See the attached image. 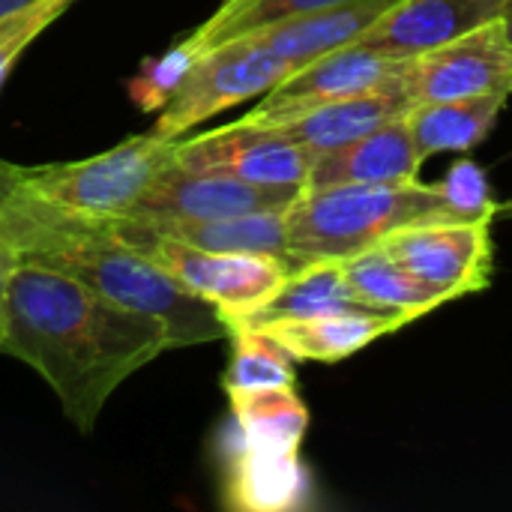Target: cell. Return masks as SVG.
<instances>
[{"instance_id": "11", "label": "cell", "mask_w": 512, "mask_h": 512, "mask_svg": "<svg viewBox=\"0 0 512 512\" xmlns=\"http://www.w3.org/2000/svg\"><path fill=\"white\" fill-rule=\"evenodd\" d=\"M303 186H261L225 174L186 171L168 165L126 213L141 222H201L246 213L288 210Z\"/></svg>"}, {"instance_id": "18", "label": "cell", "mask_w": 512, "mask_h": 512, "mask_svg": "<svg viewBox=\"0 0 512 512\" xmlns=\"http://www.w3.org/2000/svg\"><path fill=\"white\" fill-rule=\"evenodd\" d=\"M507 99L510 96L504 93H483V96L411 105L405 123L411 129L420 159L438 153H468L477 144H483L486 135L495 129Z\"/></svg>"}, {"instance_id": "28", "label": "cell", "mask_w": 512, "mask_h": 512, "mask_svg": "<svg viewBox=\"0 0 512 512\" xmlns=\"http://www.w3.org/2000/svg\"><path fill=\"white\" fill-rule=\"evenodd\" d=\"M15 261H18V258H15L9 249L0 246V342H3V291H6V279H9Z\"/></svg>"}, {"instance_id": "26", "label": "cell", "mask_w": 512, "mask_h": 512, "mask_svg": "<svg viewBox=\"0 0 512 512\" xmlns=\"http://www.w3.org/2000/svg\"><path fill=\"white\" fill-rule=\"evenodd\" d=\"M75 0H30L0 15V90L18 57L45 33Z\"/></svg>"}, {"instance_id": "22", "label": "cell", "mask_w": 512, "mask_h": 512, "mask_svg": "<svg viewBox=\"0 0 512 512\" xmlns=\"http://www.w3.org/2000/svg\"><path fill=\"white\" fill-rule=\"evenodd\" d=\"M285 213L288 210H270V213H246V216L201 219V222H147V225L195 249L258 252V255H276L288 261Z\"/></svg>"}, {"instance_id": "25", "label": "cell", "mask_w": 512, "mask_h": 512, "mask_svg": "<svg viewBox=\"0 0 512 512\" xmlns=\"http://www.w3.org/2000/svg\"><path fill=\"white\" fill-rule=\"evenodd\" d=\"M201 54H204L201 39L192 30L189 36L174 42L168 51H162L156 57H144L138 72L126 81V93H129L132 105L141 114L162 111L174 99V93L183 87L186 75L192 72V66L198 63Z\"/></svg>"}, {"instance_id": "5", "label": "cell", "mask_w": 512, "mask_h": 512, "mask_svg": "<svg viewBox=\"0 0 512 512\" xmlns=\"http://www.w3.org/2000/svg\"><path fill=\"white\" fill-rule=\"evenodd\" d=\"M108 222L129 246H135L162 273H168L183 291L213 306L228 330L246 324L255 312H261L294 270L276 255L195 249L141 219L117 216Z\"/></svg>"}, {"instance_id": "17", "label": "cell", "mask_w": 512, "mask_h": 512, "mask_svg": "<svg viewBox=\"0 0 512 512\" xmlns=\"http://www.w3.org/2000/svg\"><path fill=\"white\" fill-rule=\"evenodd\" d=\"M405 324H411V318L396 312H330L315 318L276 321L258 330L270 333L294 360L339 363Z\"/></svg>"}, {"instance_id": "4", "label": "cell", "mask_w": 512, "mask_h": 512, "mask_svg": "<svg viewBox=\"0 0 512 512\" xmlns=\"http://www.w3.org/2000/svg\"><path fill=\"white\" fill-rule=\"evenodd\" d=\"M174 141L147 132L78 162L9 165L0 159V189H18L69 213L117 219L138 204L168 165H174Z\"/></svg>"}, {"instance_id": "16", "label": "cell", "mask_w": 512, "mask_h": 512, "mask_svg": "<svg viewBox=\"0 0 512 512\" xmlns=\"http://www.w3.org/2000/svg\"><path fill=\"white\" fill-rule=\"evenodd\" d=\"M396 0H348L330 9H318L309 15H297L288 21H279L273 27L246 33L255 36L261 45L276 51L279 57L291 60L297 69L309 60L330 54L336 48H345L366 36V30L393 6Z\"/></svg>"}, {"instance_id": "21", "label": "cell", "mask_w": 512, "mask_h": 512, "mask_svg": "<svg viewBox=\"0 0 512 512\" xmlns=\"http://www.w3.org/2000/svg\"><path fill=\"white\" fill-rule=\"evenodd\" d=\"M228 402L234 435L243 444L270 453H300L309 429V408L294 393V387L231 393Z\"/></svg>"}, {"instance_id": "14", "label": "cell", "mask_w": 512, "mask_h": 512, "mask_svg": "<svg viewBox=\"0 0 512 512\" xmlns=\"http://www.w3.org/2000/svg\"><path fill=\"white\" fill-rule=\"evenodd\" d=\"M222 501L240 512H288L306 507L309 474L300 453H270L243 444L237 435L225 447Z\"/></svg>"}, {"instance_id": "19", "label": "cell", "mask_w": 512, "mask_h": 512, "mask_svg": "<svg viewBox=\"0 0 512 512\" xmlns=\"http://www.w3.org/2000/svg\"><path fill=\"white\" fill-rule=\"evenodd\" d=\"M342 273L351 291L378 312H399L411 321L450 303V297L417 276H411L381 243L369 246L351 258H342Z\"/></svg>"}, {"instance_id": "24", "label": "cell", "mask_w": 512, "mask_h": 512, "mask_svg": "<svg viewBox=\"0 0 512 512\" xmlns=\"http://www.w3.org/2000/svg\"><path fill=\"white\" fill-rule=\"evenodd\" d=\"M339 3H348V0H225L201 27H195V33L201 39V48L210 51L237 36L273 27V24L297 18V15L330 9Z\"/></svg>"}, {"instance_id": "7", "label": "cell", "mask_w": 512, "mask_h": 512, "mask_svg": "<svg viewBox=\"0 0 512 512\" xmlns=\"http://www.w3.org/2000/svg\"><path fill=\"white\" fill-rule=\"evenodd\" d=\"M402 87L411 105L483 93L512 96V36L507 21H486L441 48L405 60Z\"/></svg>"}, {"instance_id": "8", "label": "cell", "mask_w": 512, "mask_h": 512, "mask_svg": "<svg viewBox=\"0 0 512 512\" xmlns=\"http://www.w3.org/2000/svg\"><path fill=\"white\" fill-rule=\"evenodd\" d=\"M174 165L261 186H306L312 156L273 126L237 120L174 141Z\"/></svg>"}, {"instance_id": "30", "label": "cell", "mask_w": 512, "mask_h": 512, "mask_svg": "<svg viewBox=\"0 0 512 512\" xmlns=\"http://www.w3.org/2000/svg\"><path fill=\"white\" fill-rule=\"evenodd\" d=\"M504 21H507V30L512 36V0H507V9H504Z\"/></svg>"}, {"instance_id": "1", "label": "cell", "mask_w": 512, "mask_h": 512, "mask_svg": "<svg viewBox=\"0 0 512 512\" xmlns=\"http://www.w3.org/2000/svg\"><path fill=\"white\" fill-rule=\"evenodd\" d=\"M168 348L174 342L162 321L57 270L15 261L6 279L0 354L36 369L84 435L96 429L111 393Z\"/></svg>"}, {"instance_id": "23", "label": "cell", "mask_w": 512, "mask_h": 512, "mask_svg": "<svg viewBox=\"0 0 512 512\" xmlns=\"http://www.w3.org/2000/svg\"><path fill=\"white\" fill-rule=\"evenodd\" d=\"M231 357L222 375L225 393H252L270 387H294L297 360L264 330L258 327H234L228 330Z\"/></svg>"}, {"instance_id": "2", "label": "cell", "mask_w": 512, "mask_h": 512, "mask_svg": "<svg viewBox=\"0 0 512 512\" xmlns=\"http://www.w3.org/2000/svg\"><path fill=\"white\" fill-rule=\"evenodd\" d=\"M0 246L18 261L57 270L117 306L162 321L174 348L228 339L216 309L183 291L129 246L108 219L60 210L18 189H0Z\"/></svg>"}, {"instance_id": "13", "label": "cell", "mask_w": 512, "mask_h": 512, "mask_svg": "<svg viewBox=\"0 0 512 512\" xmlns=\"http://www.w3.org/2000/svg\"><path fill=\"white\" fill-rule=\"evenodd\" d=\"M420 153L414 147L405 114L366 132L336 150L312 159L306 189L354 186V183H408L420 174Z\"/></svg>"}, {"instance_id": "6", "label": "cell", "mask_w": 512, "mask_h": 512, "mask_svg": "<svg viewBox=\"0 0 512 512\" xmlns=\"http://www.w3.org/2000/svg\"><path fill=\"white\" fill-rule=\"evenodd\" d=\"M291 72H297V66L261 45L255 36H237L231 42H222L198 57L183 87L159 111L153 132L171 141L183 138L210 117L255 96H264Z\"/></svg>"}, {"instance_id": "12", "label": "cell", "mask_w": 512, "mask_h": 512, "mask_svg": "<svg viewBox=\"0 0 512 512\" xmlns=\"http://www.w3.org/2000/svg\"><path fill=\"white\" fill-rule=\"evenodd\" d=\"M504 9L507 0H396L357 42L387 57L411 60L486 21L504 18Z\"/></svg>"}, {"instance_id": "29", "label": "cell", "mask_w": 512, "mask_h": 512, "mask_svg": "<svg viewBox=\"0 0 512 512\" xmlns=\"http://www.w3.org/2000/svg\"><path fill=\"white\" fill-rule=\"evenodd\" d=\"M21 3H30V0H0V15L9 12V9H15V6H21Z\"/></svg>"}, {"instance_id": "15", "label": "cell", "mask_w": 512, "mask_h": 512, "mask_svg": "<svg viewBox=\"0 0 512 512\" xmlns=\"http://www.w3.org/2000/svg\"><path fill=\"white\" fill-rule=\"evenodd\" d=\"M411 99L402 87V81L396 84H384L348 99H336L318 108H309L291 120H285L282 126H276L279 132H285L294 144H300L312 159L336 150L366 132H375L378 126L408 114Z\"/></svg>"}, {"instance_id": "9", "label": "cell", "mask_w": 512, "mask_h": 512, "mask_svg": "<svg viewBox=\"0 0 512 512\" xmlns=\"http://www.w3.org/2000/svg\"><path fill=\"white\" fill-rule=\"evenodd\" d=\"M381 246L420 282L450 300L483 291L492 276V237L486 219H432L405 225Z\"/></svg>"}, {"instance_id": "20", "label": "cell", "mask_w": 512, "mask_h": 512, "mask_svg": "<svg viewBox=\"0 0 512 512\" xmlns=\"http://www.w3.org/2000/svg\"><path fill=\"white\" fill-rule=\"evenodd\" d=\"M330 312H378V309H369L351 291L339 261H309L294 267L285 285L276 291V297L240 327H267L276 321H297V318H315Z\"/></svg>"}, {"instance_id": "27", "label": "cell", "mask_w": 512, "mask_h": 512, "mask_svg": "<svg viewBox=\"0 0 512 512\" xmlns=\"http://www.w3.org/2000/svg\"><path fill=\"white\" fill-rule=\"evenodd\" d=\"M441 195L447 198V204L453 207L456 216L462 219H486L492 222L495 216V198H492V186L486 171L471 162V159H459L444 180H438Z\"/></svg>"}, {"instance_id": "10", "label": "cell", "mask_w": 512, "mask_h": 512, "mask_svg": "<svg viewBox=\"0 0 512 512\" xmlns=\"http://www.w3.org/2000/svg\"><path fill=\"white\" fill-rule=\"evenodd\" d=\"M402 69H405V60L387 57L363 42H351L291 72L285 81L267 90L261 102L243 114V120L276 129L285 120L309 108L348 99V96H357L384 84H396L402 81Z\"/></svg>"}, {"instance_id": "3", "label": "cell", "mask_w": 512, "mask_h": 512, "mask_svg": "<svg viewBox=\"0 0 512 512\" xmlns=\"http://www.w3.org/2000/svg\"><path fill=\"white\" fill-rule=\"evenodd\" d=\"M432 219H462L453 213L438 183L303 186L285 213L288 261L291 267L309 261H342L378 246L387 234L405 225Z\"/></svg>"}]
</instances>
